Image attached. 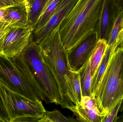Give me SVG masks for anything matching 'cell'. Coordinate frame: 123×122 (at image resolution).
<instances>
[{"instance_id": "obj_1", "label": "cell", "mask_w": 123, "mask_h": 122, "mask_svg": "<svg viewBox=\"0 0 123 122\" xmlns=\"http://www.w3.org/2000/svg\"><path fill=\"white\" fill-rule=\"evenodd\" d=\"M11 59L30 82L39 100L47 104L61 106L60 87L43 59L39 44L31 42L20 53Z\"/></svg>"}, {"instance_id": "obj_2", "label": "cell", "mask_w": 123, "mask_h": 122, "mask_svg": "<svg viewBox=\"0 0 123 122\" xmlns=\"http://www.w3.org/2000/svg\"><path fill=\"white\" fill-rule=\"evenodd\" d=\"M59 26L39 44L43 59L60 87L61 106L64 108L67 106H79L80 103L72 81L73 70L69 63L67 51L62 42Z\"/></svg>"}, {"instance_id": "obj_3", "label": "cell", "mask_w": 123, "mask_h": 122, "mask_svg": "<svg viewBox=\"0 0 123 122\" xmlns=\"http://www.w3.org/2000/svg\"><path fill=\"white\" fill-rule=\"evenodd\" d=\"M103 0H78L59 26L62 42L67 51L94 31Z\"/></svg>"}, {"instance_id": "obj_4", "label": "cell", "mask_w": 123, "mask_h": 122, "mask_svg": "<svg viewBox=\"0 0 123 122\" xmlns=\"http://www.w3.org/2000/svg\"><path fill=\"white\" fill-rule=\"evenodd\" d=\"M95 96L105 118L123 100V43L117 47L111 57Z\"/></svg>"}, {"instance_id": "obj_5", "label": "cell", "mask_w": 123, "mask_h": 122, "mask_svg": "<svg viewBox=\"0 0 123 122\" xmlns=\"http://www.w3.org/2000/svg\"><path fill=\"white\" fill-rule=\"evenodd\" d=\"M0 97L9 122H12L19 117L27 115L37 117L41 120L46 111L41 100L29 99L10 89L0 81Z\"/></svg>"}, {"instance_id": "obj_6", "label": "cell", "mask_w": 123, "mask_h": 122, "mask_svg": "<svg viewBox=\"0 0 123 122\" xmlns=\"http://www.w3.org/2000/svg\"><path fill=\"white\" fill-rule=\"evenodd\" d=\"M0 81L9 89L34 100H40L26 77L11 58L0 56Z\"/></svg>"}, {"instance_id": "obj_7", "label": "cell", "mask_w": 123, "mask_h": 122, "mask_svg": "<svg viewBox=\"0 0 123 122\" xmlns=\"http://www.w3.org/2000/svg\"><path fill=\"white\" fill-rule=\"evenodd\" d=\"M33 30L29 24H13L5 39L3 55L12 58L20 53L32 41Z\"/></svg>"}, {"instance_id": "obj_8", "label": "cell", "mask_w": 123, "mask_h": 122, "mask_svg": "<svg viewBox=\"0 0 123 122\" xmlns=\"http://www.w3.org/2000/svg\"><path fill=\"white\" fill-rule=\"evenodd\" d=\"M98 40L94 31L67 51L68 60L72 70L78 71L89 60Z\"/></svg>"}, {"instance_id": "obj_9", "label": "cell", "mask_w": 123, "mask_h": 122, "mask_svg": "<svg viewBox=\"0 0 123 122\" xmlns=\"http://www.w3.org/2000/svg\"><path fill=\"white\" fill-rule=\"evenodd\" d=\"M121 10L115 0H103L95 31L98 39L107 41L111 29Z\"/></svg>"}, {"instance_id": "obj_10", "label": "cell", "mask_w": 123, "mask_h": 122, "mask_svg": "<svg viewBox=\"0 0 123 122\" xmlns=\"http://www.w3.org/2000/svg\"><path fill=\"white\" fill-rule=\"evenodd\" d=\"M78 0H71L61 9L56 11L46 24L39 31L32 35V41L39 44L50 33L60 26L65 16L72 10Z\"/></svg>"}, {"instance_id": "obj_11", "label": "cell", "mask_w": 123, "mask_h": 122, "mask_svg": "<svg viewBox=\"0 0 123 122\" xmlns=\"http://www.w3.org/2000/svg\"><path fill=\"white\" fill-rule=\"evenodd\" d=\"M64 108L73 112L78 122H103L105 119V116L100 111L98 106L89 109L83 108L80 105H74L66 106Z\"/></svg>"}, {"instance_id": "obj_12", "label": "cell", "mask_w": 123, "mask_h": 122, "mask_svg": "<svg viewBox=\"0 0 123 122\" xmlns=\"http://www.w3.org/2000/svg\"><path fill=\"white\" fill-rule=\"evenodd\" d=\"M116 50L108 46L102 59L98 66L95 73L92 78L90 91L91 96L95 97L98 87L103 76L107 69L111 57Z\"/></svg>"}, {"instance_id": "obj_13", "label": "cell", "mask_w": 123, "mask_h": 122, "mask_svg": "<svg viewBox=\"0 0 123 122\" xmlns=\"http://www.w3.org/2000/svg\"><path fill=\"white\" fill-rule=\"evenodd\" d=\"M3 20L13 24H28L26 4H20L6 8V13Z\"/></svg>"}, {"instance_id": "obj_14", "label": "cell", "mask_w": 123, "mask_h": 122, "mask_svg": "<svg viewBox=\"0 0 123 122\" xmlns=\"http://www.w3.org/2000/svg\"><path fill=\"white\" fill-rule=\"evenodd\" d=\"M107 47V41L104 39H98L97 45L90 58L92 78L99 65Z\"/></svg>"}, {"instance_id": "obj_15", "label": "cell", "mask_w": 123, "mask_h": 122, "mask_svg": "<svg viewBox=\"0 0 123 122\" xmlns=\"http://www.w3.org/2000/svg\"><path fill=\"white\" fill-rule=\"evenodd\" d=\"M48 0H28L26 6L28 23L33 28Z\"/></svg>"}, {"instance_id": "obj_16", "label": "cell", "mask_w": 123, "mask_h": 122, "mask_svg": "<svg viewBox=\"0 0 123 122\" xmlns=\"http://www.w3.org/2000/svg\"><path fill=\"white\" fill-rule=\"evenodd\" d=\"M78 71L80 77L82 97L91 96L90 88L92 84V75L90 60L87 62Z\"/></svg>"}, {"instance_id": "obj_17", "label": "cell", "mask_w": 123, "mask_h": 122, "mask_svg": "<svg viewBox=\"0 0 123 122\" xmlns=\"http://www.w3.org/2000/svg\"><path fill=\"white\" fill-rule=\"evenodd\" d=\"M60 0H55L46 9L43 11L33 26L32 34L35 33L39 31L46 24L55 12Z\"/></svg>"}, {"instance_id": "obj_18", "label": "cell", "mask_w": 123, "mask_h": 122, "mask_svg": "<svg viewBox=\"0 0 123 122\" xmlns=\"http://www.w3.org/2000/svg\"><path fill=\"white\" fill-rule=\"evenodd\" d=\"M123 24V12L121 11L118 16L108 39L107 46L116 50L117 48L116 41L118 34Z\"/></svg>"}, {"instance_id": "obj_19", "label": "cell", "mask_w": 123, "mask_h": 122, "mask_svg": "<svg viewBox=\"0 0 123 122\" xmlns=\"http://www.w3.org/2000/svg\"><path fill=\"white\" fill-rule=\"evenodd\" d=\"M78 122L73 117H66L57 110L53 111H45L43 117L39 122Z\"/></svg>"}, {"instance_id": "obj_20", "label": "cell", "mask_w": 123, "mask_h": 122, "mask_svg": "<svg viewBox=\"0 0 123 122\" xmlns=\"http://www.w3.org/2000/svg\"><path fill=\"white\" fill-rule=\"evenodd\" d=\"M13 24L9 21H0V56L3 55V48L6 37Z\"/></svg>"}, {"instance_id": "obj_21", "label": "cell", "mask_w": 123, "mask_h": 122, "mask_svg": "<svg viewBox=\"0 0 123 122\" xmlns=\"http://www.w3.org/2000/svg\"><path fill=\"white\" fill-rule=\"evenodd\" d=\"M72 81L78 100L80 103L82 97V95L80 84V77L78 71H72Z\"/></svg>"}, {"instance_id": "obj_22", "label": "cell", "mask_w": 123, "mask_h": 122, "mask_svg": "<svg viewBox=\"0 0 123 122\" xmlns=\"http://www.w3.org/2000/svg\"><path fill=\"white\" fill-rule=\"evenodd\" d=\"M123 101H120L117 104V105L105 117L103 122H116L118 118V114L120 111Z\"/></svg>"}, {"instance_id": "obj_23", "label": "cell", "mask_w": 123, "mask_h": 122, "mask_svg": "<svg viewBox=\"0 0 123 122\" xmlns=\"http://www.w3.org/2000/svg\"><path fill=\"white\" fill-rule=\"evenodd\" d=\"M20 4L23 3L17 0H0V8H7Z\"/></svg>"}, {"instance_id": "obj_24", "label": "cell", "mask_w": 123, "mask_h": 122, "mask_svg": "<svg viewBox=\"0 0 123 122\" xmlns=\"http://www.w3.org/2000/svg\"><path fill=\"white\" fill-rule=\"evenodd\" d=\"M0 117H1L5 122H9L8 117L6 110L2 103L0 97Z\"/></svg>"}, {"instance_id": "obj_25", "label": "cell", "mask_w": 123, "mask_h": 122, "mask_svg": "<svg viewBox=\"0 0 123 122\" xmlns=\"http://www.w3.org/2000/svg\"><path fill=\"white\" fill-rule=\"evenodd\" d=\"M123 43V24L122 28L121 29L117 38V41H116V46L117 47L121 44Z\"/></svg>"}, {"instance_id": "obj_26", "label": "cell", "mask_w": 123, "mask_h": 122, "mask_svg": "<svg viewBox=\"0 0 123 122\" xmlns=\"http://www.w3.org/2000/svg\"><path fill=\"white\" fill-rule=\"evenodd\" d=\"M70 0H61L55 11L63 8L64 6L67 4Z\"/></svg>"}, {"instance_id": "obj_27", "label": "cell", "mask_w": 123, "mask_h": 122, "mask_svg": "<svg viewBox=\"0 0 123 122\" xmlns=\"http://www.w3.org/2000/svg\"><path fill=\"white\" fill-rule=\"evenodd\" d=\"M6 13V8H0V21H3L4 18Z\"/></svg>"}, {"instance_id": "obj_28", "label": "cell", "mask_w": 123, "mask_h": 122, "mask_svg": "<svg viewBox=\"0 0 123 122\" xmlns=\"http://www.w3.org/2000/svg\"><path fill=\"white\" fill-rule=\"evenodd\" d=\"M120 8L121 11L123 12V0H115Z\"/></svg>"}, {"instance_id": "obj_29", "label": "cell", "mask_w": 123, "mask_h": 122, "mask_svg": "<svg viewBox=\"0 0 123 122\" xmlns=\"http://www.w3.org/2000/svg\"><path fill=\"white\" fill-rule=\"evenodd\" d=\"M121 113V114L119 117H118L116 122H123V111Z\"/></svg>"}, {"instance_id": "obj_30", "label": "cell", "mask_w": 123, "mask_h": 122, "mask_svg": "<svg viewBox=\"0 0 123 122\" xmlns=\"http://www.w3.org/2000/svg\"><path fill=\"white\" fill-rule=\"evenodd\" d=\"M55 0H48L47 3H46V5H45V6L44 8V9H43V11L46 9L48 7V6L49 5L51 4V3H52Z\"/></svg>"}, {"instance_id": "obj_31", "label": "cell", "mask_w": 123, "mask_h": 122, "mask_svg": "<svg viewBox=\"0 0 123 122\" xmlns=\"http://www.w3.org/2000/svg\"><path fill=\"white\" fill-rule=\"evenodd\" d=\"M17 0L22 3L25 4H27L28 0Z\"/></svg>"}, {"instance_id": "obj_32", "label": "cell", "mask_w": 123, "mask_h": 122, "mask_svg": "<svg viewBox=\"0 0 123 122\" xmlns=\"http://www.w3.org/2000/svg\"><path fill=\"white\" fill-rule=\"evenodd\" d=\"M123 111V102H122V104H121V106L120 108V111L119 112H122Z\"/></svg>"}, {"instance_id": "obj_33", "label": "cell", "mask_w": 123, "mask_h": 122, "mask_svg": "<svg viewBox=\"0 0 123 122\" xmlns=\"http://www.w3.org/2000/svg\"><path fill=\"white\" fill-rule=\"evenodd\" d=\"M0 122H5L4 120H3V119H2V118H1V117H0Z\"/></svg>"}]
</instances>
